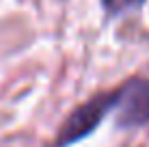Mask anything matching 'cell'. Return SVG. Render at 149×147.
Masks as SVG:
<instances>
[{"label": "cell", "instance_id": "cell-1", "mask_svg": "<svg viewBox=\"0 0 149 147\" xmlns=\"http://www.w3.org/2000/svg\"><path fill=\"white\" fill-rule=\"evenodd\" d=\"M115 104H117V91L115 93H97L89 102L80 104L61 125L54 147H67L80 141L82 136H89L102 123V119L110 110H115Z\"/></svg>", "mask_w": 149, "mask_h": 147}, {"label": "cell", "instance_id": "cell-2", "mask_svg": "<svg viewBox=\"0 0 149 147\" xmlns=\"http://www.w3.org/2000/svg\"><path fill=\"white\" fill-rule=\"evenodd\" d=\"M117 123L123 128L149 123V80L134 78L117 91Z\"/></svg>", "mask_w": 149, "mask_h": 147}, {"label": "cell", "instance_id": "cell-3", "mask_svg": "<svg viewBox=\"0 0 149 147\" xmlns=\"http://www.w3.org/2000/svg\"><path fill=\"white\" fill-rule=\"evenodd\" d=\"M143 4V0H104V7L108 13H123L127 9H134Z\"/></svg>", "mask_w": 149, "mask_h": 147}]
</instances>
